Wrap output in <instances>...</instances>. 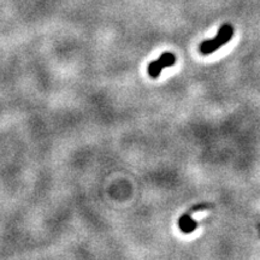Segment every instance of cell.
Instances as JSON below:
<instances>
[{"label":"cell","mask_w":260,"mask_h":260,"mask_svg":"<svg viewBox=\"0 0 260 260\" xmlns=\"http://www.w3.org/2000/svg\"><path fill=\"white\" fill-rule=\"evenodd\" d=\"M175 63H176V56H175L174 53H171V52H165V53H162L161 56L159 57L158 60L149 63L147 69L148 75L152 79H158L159 75H160V73L165 69V68L171 67V65H174Z\"/></svg>","instance_id":"7a4b0ae2"},{"label":"cell","mask_w":260,"mask_h":260,"mask_svg":"<svg viewBox=\"0 0 260 260\" xmlns=\"http://www.w3.org/2000/svg\"><path fill=\"white\" fill-rule=\"evenodd\" d=\"M207 207H209V205H207V204L197 205V206L191 207V209L188 211L187 213L182 214V216L180 217V219H178V226H180L181 232L183 234H191L193 232H195V229L198 228V223L193 219L191 214H193L194 212H197V211H199V210L207 209Z\"/></svg>","instance_id":"3957f363"},{"label":"cell","mask_w":260,"mask_h":260,"mask_svg":"<svg viewBox=\"0 0 260 260\" xmlns=\"http://www.w3.org/2000/svg\"><path fill=\"white\" fill-rule=\"evenodd\" d=\"M234 35V27L232 24H223L219 28L218 32L213 39H209V40H205L199 45V52L201 54H207L213 53L218 50L219 47L226 45L228 42L232 40Z\"/></svg>","instance_id":"6da1fadb"}]
</instances>
